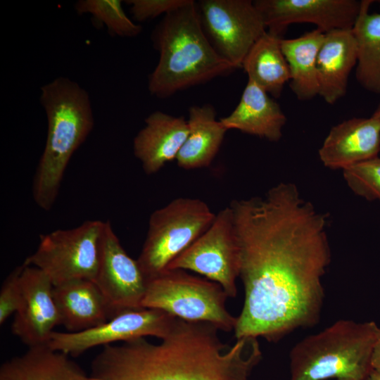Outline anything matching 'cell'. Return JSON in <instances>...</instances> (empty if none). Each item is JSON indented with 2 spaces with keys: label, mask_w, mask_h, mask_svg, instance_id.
I'll return each mask as SVG.
<instances>
[{
  "label": "cell",
  "mask_w": 380,
  "mask_h": 380,
  "mask_svg": "<svg viewBox=\"0 0 380 380\" xmlns=\"http://www.w3.org/2000/svg\"><path fill=\"white\" fill-rule=\"evenodd\" d=\"M324 33L315 29L280 44L290 72L289 87L296 98L308 101L319 95L317 61Z\"/></svg>",
  "instance_id": "obj_22"
},
{
  "label": "cell",
  "mask_w": 380,
  "mask_h": 380,
  "mask_svg": "<svg viewBox=\"0 0 380 380\" xmlns=\"http://www.w3.org/2000/svg\"><path fill=\"white\" fill-rule=\"evenodd\" d=\"M380 151V121L353 118L333 126L319 149L323 165L342 170L378 156Z\"/></svg>",
  "instance_id": "obj_15"
},
{
  "label": "cell",
  "mask_w": 380,
  "mask_h": 380,
  "mask_svg": "<svg viewBox=\"0 0 380 380\" xmlns=\"http://www.w3.org/2000/svg\"><path fill=\"white\" fill-rule=\"evenodd\" d=\"M371 364L372 367L374 370L380 372V331L379 333L378 338L373 349Z\"/></svg>",
  "instance_id": "obj_29"
},
{
  "label": "cell",
  "mask_w": 380,
  "mask_h": 380,
  "mask_svg": "<svg viewBox=\"0 0 380 380\" xmlns=\"http://www.w3.org/2000/svg\"><path fill=\"white\" fill-rule=\"evenodd\" d=\"M372 115H374L380 121V103H379L376 109L375 110Z\"/></svg>",
  "instance_id": "obj_31"
},
{
  "label": "cell",
  "mask_w": 380,
  "mask_h": 380,
  "mask_svg": "<svg viewBox=\"0 0 380 380\" xmlns=\"http://www.w3.org/2000/svg\"><path fill=\"white\" fill-rule=\"evenodd\" d=\"M177 317L163 310L142 308L121 312L96 327L77 332L54 331L47 343L51 349L77 357L98 346L152 336L163 338Z\"/></svg>",
  "instance_id": "obj_11"
},
{
  "label": "cell",
  "mask_w": 380,
  "mask_h": 380,
  "mask_svg": "<svg viewBox=\"0 0 380 380\" xmlns=\"http://www.w3.org/2000/svg\"><path fill=\"white\" fill-rule=\"evenodd\" d=\"M372 0H362L352 31L356 42L355 75L366 90L380 94V13H370Z\"/></svg>",
  "instance_id": "obj_24"
},
{
  "label": "cell",
  "mask_w": 380,
  "mask_h": 380,
  "mask_svg": "<svg viewBox=\"0 0 380 380\" xmlns=\"http://www.w3.org/2000/svg\"><path fill=\"white\" fill-rule=\"evenodd\" d=\"M189 0H129L134 20L144 22L170 13L188 4Z\"/></svg>",
  "instance_id": "obj_28"
},
{
  "label": "cell",
  "mask_w": 380,
  "mask_h": 380,
  "mask_svg": "<svg viewBox=\"0 0 380 380\" xmlns=\"http://www.w3.org/2000/svg\"><path fill=\"white\" fill-rule=\"evenodd\" d=\"M267 32L281 37L293 23H311L326 34L352 29L361 8L357 0H256Z\"/></svg>",
  "instance_id": "obj_13"
},
{
  "label": "cell",
  "mask_w": 380,
  "mask_h": 380,
  "mask_svg": "<svg viewBox=\"0 0 380 380\" xmlns=\"http://www.w3.org/2000/svg\"><path fill=\"white\" fill-rule=\"evenodd\" d=\"M220 120L227 130L236 129L274 142L282 137L286 117L268 93L248 80L236 107Z\"/></svg>",
  "instance_id": "obj_18"
},
{
  "label": "cell",
  "mask_w": 380,
  "mask_h": 380,
  "mask_svg": "<svg viewBox=\"0 0 380 380\" xmlns=\"http://www.w3.org/2000/svg\"><path fill=\"white\" fill-rule=\"evenodd\" d=\"M104 226L103 221L87 220L41 235L37 248L23 264L40 270L53 286L75 279L94 281Z\"/></svg>",
  "instance_id": "obj_8"
},
{
  "label": "cell",
  "mask_w": 380,
  "mask_h": 380,
  "mask_svg": "<svg viewBox=\"0 0 380 380\" xmlns=\"http://www.w3.org/2000/svg\"><path fill=\"white\" fill-rule=\"evenodd\" d=\"M53 293L61 325L68 332L89 329L113 317L104 296L93 281H69L53 286Z\"/></svg>",
  "instance_id": "obj_19"
},
{
  "label": "cell",
  "mask_w": 380,
  "mask_h": 380,
  "mask_svg": "<svg viewBox=\"0 0 380 380\" xmlns=\"http://www.w3.org/2000/svg\"><path fill=\"white\" fill-rule=\"evenodd\" d=\"M23 265L12 270L4 279L0 291V324H3L12 315L20 308L23 293L20 277Z\"/></svg>",
  "instance_id": "obj_27"
},
{
  "label": "cell",
  "mask_w": 380,
  "mask_h": 380,
  "mask_svg": "<svg viewBox=\"0 0 380 380\" xmlns=\"http://www.w3.org/2000/svg\"><path fill=\"white\" fill-rule=\"evenodd\" d=\"M151 39L159 59L148 76V89L158 98L169 97L236 69L210 42L193 0L165 15Z\"/></svg>",
  "instance_id": "obj_3"
},
{
  "label": "cell",
  "mask_w": 380,
  "mask_h": 380,
  "mask_svg": "<svg viewBox=\"0 0 380 380\" xmlns=\"http://www.w3.org/2000/svg\"><path fill=\"white\" fill-rule=\"evenodd\" d=\"M167 270H190L223 289L229 298L237 294L240 251L232 210H220L210 227L175 258Z\"/></svg>",
  "instance_id": "obj_9"
},
{
  "label": "cell",
  "mask_w": 380,
  "mask_h": 380,
  "mask_svg": "<svg viewBox=\"0 0 380 380\" xmlns=\"http://www.w3.org/2000/svg\"><path fill=\"white\" fill-rule=\"evenodd\" d=\"M208 322L177 318L159 343L141 337L106 345L94 358L98 380H248L262 358L257 338L222 341Z\"/></svg>",
  "instance_id": "obj_2"
},
{
  "label": "cell",
  "mask_w": 380,
  "mask_h": 380,
  "mask_svg": "<svg viewBox=\"0 0 380 380\" xmlns=\"http://www.w3.org/2000/svg\"><path fill=\"white\" fill-rule=\"evenodd\" d=\"M228 296L218 284L183 270H166L148 280L142 308H154L186 321L234 329L237 317L226 308Z\"/></svg>",
  "instance_id": "obj_7"
},
{
  "label": "cell",
  "mask_w": 380,
  "mask_h": 380,
  "mask_svg": "<svg viewBox=\"0 0 380 380\" xmlns=\"http://www.w3.org/2000/svg\"><path fill=\"white\" fill-rule=\"evenodd\" d=\"M380 327L372 321L341 319L291 349L289 380H363Z\"/></svg>",
  "instance_id": "obj_5"
},
{
  "label": "cell",
  "mask_w": 380,
  "mask_h": 380,
  "mask_svg": "<svg viewBox=\"0 0 380 380\" xmlns=\"http://www.w3.org/2000/svg\"><path fill=\"white\" fill-rule=\"evenodd\" d=\"M23 265V302L14 315L11 331L29 348L46 346L53 329L61 325L53 298V285L40 270Z\"/></svg>",
  "instance_id": "obj_14"
},
{
  "label": "cell",
  "mask_w": 380,
  "mask_h": 380,
  "mask_svg": "<svg viewBox=\"0 0 380 380\" xmlns=\"http://www.w3.org/2000/svg\"><path fill=\"white\" fill-rule=\"evenodd\" d=\"M0 380L98 379L87 375L68 355L41 346L5 362L0 368Z\"/></svg>",
  "instance_id": "obj_21"
},
{
  "label": "cell",
  "mask_w": 380,
  "mask_h": 380,
  "mask_svg": "<svg viewBox=\"0 0 380 380\" xmlns=\"http://www.w3.org/2000/svg\"><path fill=\"white\" fill-rule=\"evenodd\" d=\"M94 282L113 317L125 311L142 308L148 281L137 260L123 248L109 221L105 222Z\"/></svg>",
  "instance_id": "obj_12"
},
{
  "label": "cell",
  "mask_w": 380,
  "mask_h": 380,
  "mask_svg": "<svg viewBox=\"0 0 380 380\" xmlns=\"http://www.w3.org/2000/svg\"><path fill=\"white\" fill-rule=\"evenodd\" d=\"M47 134L32 182L36 204L46 211L53 206L67 166L94 125L88 92L77 82L58 77L40 89Z\"/></svg>",
  "instance_id": "obj_4"
},
{
  "label": "cell",
  "mask_w": 380,
  "mask_h": 380,
  "mask_svg": "<svg viewBox=\"0 0 380 380\" xmlns=\"http://www.w3.org/2000/svg\"><path fill=\"white\" fill-rule=\"evenodd\" d=\"M204 32L216 51L236 69L267 30L251 0H201L196 3Z\"/></svg>",
  "instance_id": "obj_10"
},
{
  "label": "cell",
  "mask_w": 380,
  "mask_h": 380,
  "mask_svg": "<svg viewBox=\"0 0 380 380\" xmlns=\"http://www.w3.org/2000/svg\"><path fill=\"white\" fill-rule=\"evenodd\" d=\"M281 38L267 31L251 47L241 67L248 75V80L276 99L281 96L285 84L290 80Z\"/></svg>",
  "instance_id": "obj_23"
},
{
  "label": "cell",
  "mask_w": 380,
  "mask_h": 380,
  "mask_svg": "<svg viewBox=\"0 0 380 380\" xmlns=\"http://www.w3.org/2000/svg\"><path fill=\"white\" fill-rule=\"evenodd\" d=\"M77 14H89L94 25L105 26L113 36L134 37L142 30L125 13L120 0H79L75 4Z\"/></svg>",
  "instance_id": "obj_25"
},
{
  "label": "cell",
  "mask_w": 380,
  "mask_h": 380,
  "mask_svg": "<svg viewBox=\"0 0 380 380\" xmlns=\"http://www.w3.org/2000/svg\"><path fill=\"white\" fill-rule=\"evenodd\" d=\"M215 216L205 201L196 198H177L155 210L137 259L147 281L165 271L210 227Z\"/></svg>",
  "instance_id": "obj_6"
},
{
  "label": "cell",
  "mask_w": 380,
  "mask_h": 380,
  "mask_svg": "<svg viewBox=\"0 0 380 380\" xmlns=\"http://www.w3.org/2000/svg\"><path fill=\"white\" fill-rule=\"evenodd\" d=\"M189 133L175 159L184 170H195L210 165L223 142L227 129L212 105L193 106L189 109Z\"/></svg>",
  "instance_id": "obj_20"
},
{
  "label": "cell",
  "mask_w": 380,
  "mask_h": 380,
  "mask_svg": "<svg viewBox=\"0 0 380 380\" xmlns=\"http://www.w3.org/2000/svg\"><path fill=\"white\" fill-rule=\"evenodd\" d=\"M343 178L356 195L380 201V158L362 161L343 170Z\"/></svg>",
  "instance_id": "obj_26"
},
{
  "label": "cell",
  "mask_w": 380,
  "mask_h": 380,
  "mask_svg": "<svg viewBox=\"0 0 380 380\" xmlns=\"http://www.w3.org/2000/svg\"><path fill=\"white\" fill-rule=\"evenodd\" d=\"M376 2H377L378 4H380V0H379V1H376Z\"/></svg>",
  "instance_id": "obj_32"
},
{
  "label": "cell",
  "mask_w": 380,
  "mask_h": 380,
  "mask_svg": "<svg viewBox=\"0 0 380 380\" xmlns=\"http://www.w3.org/2000/svg\"><path fill=\"white\" fill-rule=\"evenodd\" d=\"M189 133L187 120L160 110L145 119L133 140V151L147 175L158 172L175 160Z\"/></svg>",
  "instance_id": "obj_16"
},
{
  "label": "cell",
  "mask_w": 380,
  "mask_h": 380,
  "mask_svg": "<svg viewBox=\"0 0 380 380\" xmlns=\"http://www.w3.org/2000/svg\"><path fill=\"white\" fill-rule=\"evenodd\" d=\"M240 251L244 302L236 338L277 341L315 325L324 300L322 278L331 262L328 217L280 182L263 195L229 205Z\"/></svg>",
  "instance_id": "obj_1"
},
{
  "label": "cell",
  "mask_w": 380,
  "mask_h": 380,
  "mask_svg": "<svg viewBox=\"0 0 380 380\" xmlns=\"http://www.w3.org/2000/svg\"><path fill=\"white\" fill-rule=\"evenodd\" d=\"M357 51L352 29L324 34L317 61L319 96L334 104L347 92L348 79L356 67Z\"/></svg>",
  "instance_id": "obj_17"
},
{
  "label": "cell",
  "mask_w": 380,
  "mask_h": 380,
  "mask_svg": "<svg viewBox=\"0 0 380 380\" xmlns=\"http://www.w3.org/2000/svg\"><path fill=\"white\" fill-rule=\"evenodd\" d=\"M363 380H380V372L373 369Z\"/></svg>",
  "instance_id": "obj_30"
}]
</instances>
